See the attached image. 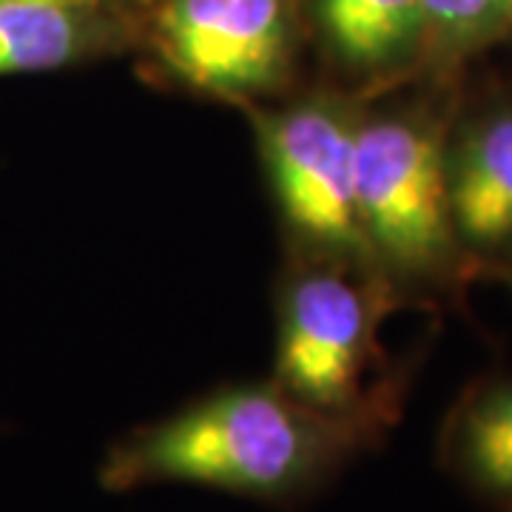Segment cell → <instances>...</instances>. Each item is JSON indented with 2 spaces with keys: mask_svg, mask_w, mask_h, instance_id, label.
<instances>
[{
  "mask_svg": "<svg viewBox=\"0 0 512 512\" xmlns=\"http://www.w3.org/2000/svg\"><path fill=\"white\" fill-rule=\"evenodd\" d=\"M510 0H421L427 23V57L450 63L507 35Z\"/></svg>",
  "mask_w": 512,
  "mask_h": 512,
  "instance_id": "cell-10",
  "label": "cell"
},
{
  "mask_svg": "<svg viewBox=\"0 0 512 512\" xmlns=\"http://www.w3.org/2000/svg\"><path fill=\"white\" fill-rule=\"evenodd\" d=\"M507 35H512V0L507 3Z\"/></svg>",
  "mask_w": 512,
  "mask_h": 512,
  "instance_id": "cell-12",
  "label": "cell"
},
{
  "mask_svg": "<svg viewBox=\"0 0 512 512\" xmlns=\"http://www.w3.org/2000/svg\"><path fill=\"white\" fill-rule=\"evenodd\" d=\"M40 3H69V6H106V0H40Z\"/></svg>",
  "mask_w": 512,
  "mask_h": 512,
  "instance_id": "cell-11",
  "label": "cell"
},
{
  "mask_svg": "<svg viewBox=\"0 0 512 512\" xmlns=\"http://www.w3.org/2000/svg\"><path fill=\"white\" fill-rule=\"evenodd\" d=\"M393 421L316 410L274 379L225 384L114 441L100 464V487L131 493L194 484L293 507L325 490Z\"/></svg>",
  "mask_w": 512,
  "mask_h": 512,
  "instance_id": "cell-1",
  "label": "cell"
},
{
  "mask_svg": "<svg viewBox=\"0 0 512 512\" xmlns=\"http://www.w3.org/2000/svg\"><path fill=\"white\" fill-rule=\"evenodd\" d=\"M447 137L424 103H365L359 114L356 208L367 251L393 282H441L467 262L450 214Z\"/></svg>",
  "mask_w": 512,
  "mask_h": 512,
  "instance_id": "cell-3",
  "label": "cell"
},
{
  "mask_svg": "<svg viewBox=\"0 0 512 512\" xmlns=\"http://www.w3.org/2000/svg\"><path fill=\"white\" fill-rule=\"evenodd\" d=\"M120 43V23L103 6L0 0V77L83 66Z\"/></svg>",
  "mask_w": 512,
  "mask_h": 512,
  "instance_id": "cell-8",
  "label": "cell"
},
{
  "mask_svg": "<svg viewBox=\"0 0 512 512\" xmlns=\"http://www.w3.org/2000/svg\"><path fill=\"white\" fill-rule=\"evenodd\" d=\"M510 512H512V510H510Z\"/></svg>",
  "mask_w": 512,
  "mask_h": 512,
  "instance_id": "cell-13",
  "label": "cell"
},
{
  "mask_svg": "<svg viewBox=\"0 0 512 512\" xmlns=\"http://www.w3.org/2000/svg\"><path fill=\"white\" fill-rule=\"evenodd\" d=\"M441 461L467 490L512 510V376L478 384L456 404Z\"/></svg>",
  "mask_w": 512,
  "mask_h": 512,
  "instance_id": "cell-9",
  "label": "cell"
},
{
  "mask_svg": "<svg viewBox=\"0 0 512 512\" xmlns=\"http://www.w3.org/2000/svg\"><path fill=\"white\" fill-rule=\"evenodd\" d=\"M322 52L348 92L376 97L427 57L421 0H311Z\"/></svg>",
  "mask_w": 512,
  "mask_h": 512,
  "instance_id": "cell-7",
  "label": "cell"
},
{
  "mask_svg": "<svg viewBox=\"0 0 512 512\" xmlns=\"http://www.w3.org/2000/svg\"><path fill=\"white\" fill-rule=\"evenodd\" d=\"M447 191L464 259L512 262V103L487 106L450 131Z\"/></svg>",
  "mask_w": 512,
  "mask_h": 512,
  "instance_id": "cell-6",
  "label": "cell"
},
{
  "mask_svg": "<svg viewBox=\"0 0 512 512\" xmlns=\"http://www.w3.org/2000/svg\"><path fill=\"white\" fill-rule=\"evenodd\" d=\"M365 100L342 89L251 106L256 146L296 256L376 268L356 208V131Z\"/></svg>",
  "mask_w": 512,
  "mask_h": 512,
  "instance_id": "cell-4",
  "label": "cell"
},
{
  "mask_svg": "<svg viewBox=\"0 0 512 512\" xmlns=\"http://www.w3.org/2000/svg\"><path fill=\"white\" fill-rule=\"evenodd\" d=\"M393 279L370 265L296 256L276 305L274 379L293 399L336 416H399L402 390L376 382L379 322Z\"/></svg>",
  "mask_w": 512,
  "mask_h": 512,
  "instance_id": "cell-2",
  "label": "cell"
},
{
  "mask_svg": "<svg viewBox=\"0 0 512 512\" xmlns=\"http://www.w3.org/2000/svg\"><path fill=\"white\" fill-rule=\"evenodd\" d=\"M296 46V0H160L151 18V49L168 77L248 109L288 86Z\"/></svg>",
  "mask_w": 512,
  "mask_h": 512,
  "instance_id": "cell-5",
  "label": "cell"
}]
</instances>
